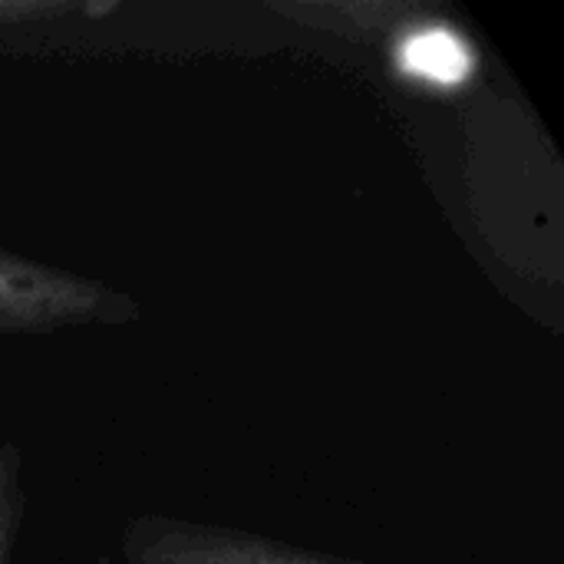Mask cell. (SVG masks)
I'll return each instance as SVG.
<instances>
[{
	"label": "cell",
	"mask_w": 564,
	"mask_h": 564,
	"mask_svg": "<svg viewBox=\"0 0 564 564\" xmlns=\"http://www.w3.org/2000/svg\"><path fill=\"white\" fill-rule=\"evenodd\" d=\"M281 17L301 20L307 26L380 43L390 40V56L400 76L426 86H463L479 66L466 33L446 20H436L433 10L403 7V3H274Z\"/></svg>",
	"instance_id": "6da1fadb"
},
{
	"label": "cell",
	"mask_w": 564,
	"mask_h": 564,
	"mask_svg": "<svg viewBox=\"0 0 564 564\" xmlns=\"http://www.w3.org/2000/svg\"><path fill=\"white\" fill-rule=\"evenodd\" d=\"M139 304L89 274L0 245V337H43L139 321Z\"/></svg>",
	"instance_id": "7a4b0ae2"
},
{
	"label": "cell",
	"mask_w": 564,
	"mask_h": 564,
	"mask_svg": "<svg viewBox=\"0 0 564 564\" xmlns=\"http://www.w3.org/2000/svg\"><path fill=\"white\" fill-rule=\"evenodd\" d=\"M119 555L126 564H360L251 529L162 512L129 519L119 539Z\"/></svg>",
	"instance_id": "3957f363"
},
{
	"label": "cell",
	"mask_w": 564,
	"mask_h": 564,
	"mask_svg": "<svg viewBox=\"0 0 564 564\" xmlns=\"http://www.w3.org/2000/svg\"><path fill=\"white\" fill-rule=\"evenodd\" d=\"M23 512V453L13 440H0V564H17Z\"/></svg>",
	"instance_id": "277c9868"
},
{
	"label": "cell",
	"mask_w": 564,
	"mask_h": 564,
	"mask_svg": "<svg viewBox=\"0 0 564 564\" xmlns=\"http://www.w3.org/2000/svg\"><path fill=\"white\" fill-rule=\"evenodd\" d=\"M112 7L83 3V0H0V33L7 30H30V26H53L73 17H99Z\"/></svg>",
	"instance_id": "5b68a950"
}]
</instances>
